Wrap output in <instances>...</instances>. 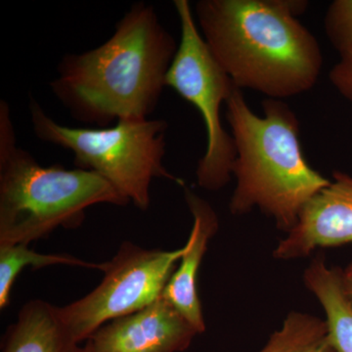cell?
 <instances>
[{"mask_svg":"<svg viewBox=\"0 0 352 352\" xmlns=\"http://www.w3.org/2000/svg\"><path fill=\"white\" fill-rule=\"evenodd\" d=\"M178 44L152 4L135 2L108 41L62 58L50 91L73 119L98 129L148 120L166 87Z\"/></svg>","mask_w":352,"mask_h":352,"instance_id":"obj_1","label":"cell"},{"mask_svg":"<svg viewBox=\"0 0 352 352\" xmlns=\"http://www.w3.org/2000/svg\"><path fill=\"white\" fill-rule=\"evenodd\" d=\"M305 0H200L198 27L217 63L239 89L291 98L318 82L320 44L296 17Z\"/></svg>","mask_w":352,"mask_h":352,"instance_id":"obj_2","label":"cell"},{"mask_svg":"<svg viewBox=\"0 0 352 352\" xmlns=\"http://www.w3.org/2000/svg\"><path fill=\"white\" fill-rule=\"evenodd\" d=\"M226 109L236 146L230 212L242 215L258 208L288 233L303 206L330 180L308 164L300 145V122L283 100L266 98L261 117L236 88Z\"/></svg>","mask_w":352,"mask_h":352,"instance_id":"obj_3","label":"cell"},{"mask_svg":"<svg viewBox=\"0 0 352 352\" xmlns=\"http://www.w3.org/2000/svg\"><path fill=\"white\" fill-rule=\"evenodd\" d=\"M98 204L129 203L94 171L41 166L17 145L10 107L0 100V245H29L59 227L76 228Z\"/></svg>","mask_w":352,"mask_h":352,"instance_id":"obj_4","label":"cell"},{"mask_svg":"<svg viewBox=\"0 0 352 352\" xmlns=\"http://www.w3.org/2000/svg\"><path fill=\"white\" fill-rule=\"evenodd\" d=\"M29 109L32 131L39 140L69 150L76 168L94 171L139 210L149 208L150 186L156 178L185 187L182 178L164 164L166 120H124L112 127L87 129L58 124L34 97Z\"/></svg>","mask_w":352,"mask_h":352,"instance_id":"obj_5","label":"cell"},{"mask_svg":"<svg viewBox=\"0 0 352 352\" xmlns=\"http://www.w3.org/2000/svg\"><path fill=\"white\" fill-rule=\"evenodd\" d=\"M173 6L182 36L166 85L203 117L207 148L197 166V183L201 188L219 191L230 182L236 160L235 141L222 126L220 109L238 87L210 52L188 0H175Z\"/></svg>","mask_w":352,"mask_h":352,"instance_id":"obj_6","label":"cell"},{"mask_svg":"<svg viewBox=\"0 0 352 352\" xmlns=\"http://www.w3.org/2000/svg\"><path fill=\"white\" fill-rule=\"evenodd\" d=\"M185 247L173 251L144 249L124 242L106 263L101 283L80 300L55 308L69 346L87 342L109 322L151 305L163 295Z\"/></svg>","mask_w":352,"mask_h":352,"instance_id":"obj_7","label":"cell"},{"mask_svg":"<svg viewBox=\"0 0 352 352\" xmlns=\"http://www.w3.org/2000/svg\"><path fill=\"white\" fill-rule=\"evenodd\" d=\"M287 234L273 252L275 258H307L318 248L352 244V176L335 171L333 182L303 206Z\"/></svg>","mask_w":352,"mask_h":352,"instance_id":"obj_8","label":"cell"},{"mask_svg":"<svg viewBox=\"0 0 352 352\" xmlns=\"http://www.w3.org/2000/svg\"><path fill=\"white\" fill-rule=\"evenodd\" d=\"M199 335L163 295L105 324L87 340L94 352H183Z\"/></svg>","mask_w":352,"mask_h":352,"instance_id":"obj_9","label":"cell"},{"mask_svg":"<svg viewBox=\"0 0 352 352\" xmlns=\"http://www.w3.org/2000/svg\"><path fill=\"white\" fill-rule=\"evenodd\" d=\"M185 201L193 217V226L179 265L168 280L163 296L201 333L205 332L206 323L197 292V278L208 242L217 234L219 222L214 208L188 188H185Z\"/></svg>","mask_w":352,"mask_h":352,"instance_id":"obj_10","label":"cell"},{"mask_svg":"<svg viewBox=\"0 0 352 352\" xmlns=\"http://www.w3.org/2000/svg\"><path fill=\"white\" fill-rule=\"evenodd\" d=\"M303 282L323 307L333 351L352 352V302L342 286V270L317 256L305 270Z\"/></svg>","mask_w":352,"mask_h":352,"instance_id":"obj_11","label":"cell"},{"mask_svg":"<svg viewBox=\"0 0 352 352\" xmlns=\"http://www.w3.org/2000/svg\"><path fill=\"white\" fill-rule=\"evenodd\" d=\"M54 305L43 300L25 303L8 328L1 352H69Z\"/></svg>","mask_w":352,"mask_h":352,"instance_id":"obj_12","label":"cell"},{"mask_svg":"<svg viewBox=\"0 0 352 352\" xmlns=\"http://www.w3.org/2000/svg\"><path fill=\"white\" fill-rule=\"evenodd\" d=\"M258 352H335L327 324L314 315L293 311L288 314L280 330L270 336Z\"/></svg>","mask_w":352,"mask_h":352,"instance_id":"obj_13","label":"cell"},{"mask_svg":"<svg viewBox=\"0 0 352 352\" xmlns=\"http://www.w3.org/2000/svg\"><path fill=\"white\" fill-rule=\"evenodd\" d=\"M107 263H89L69 254H46L30 250L28 245H0V308L10 300L14 282L25 266L32 268L52 265L78 266L104 271Z\"/></svg>","mask_w":352,"mask_h":352,"instance_id":"obj_14","label":"cell"},{"mask_svg":"<svg viewBox=\"0 0 352 352\" xmlns=\"http://www.w3.org/2000/svg\"><path fill=\"white\" fill-rule=\"evenodd\" d=\"M326 36L340 56L352 50V0H335L326 12Z\"/></svg>","mask_w":352,"mask_h":352,"instance_id":"obj_15","label":"cell"},{"mask_svg":"<svg viewBox=\"0 0 352 352\" xmlns=\"http://www.w3.org/2000/svg\"><path fill=\"white\" fill-rule=\"evenodd\" d=\"M329 76L336 89L352 103V50L340 56Z\"/></svg>","mask_w":352,"mask_h":352,"instance_id":"obj_16","label":"cell"},{"mask_svg":"<svg viewBox=\"0 0 352 352\" xmlns=\"http://www.w3.org/2000/svg\"><path fill=\"white\" fill-rule=\"evenodd\" d=\"M342 281L344 292L352 302V263L347 265L344 270H342Z\"/></svg>","mask_w":352,"mask_h":352,"instance_id":"obj_17","label":"cell"},{"mask_svg":"<svg viewBox=\"0 0 352 352\" xmlns=\"http://www.w3.org/2000/svg\"><path fill=\"white\" fill-rule=\"evenodd\" d=\"M69 352H94L91 346H89L88 342H85V344H78V346H73L69 349Z\"/></svg>","mask_w":352,"mask_h":352,"instance_id":"obj_18","label":"cell"}]
</instances>
